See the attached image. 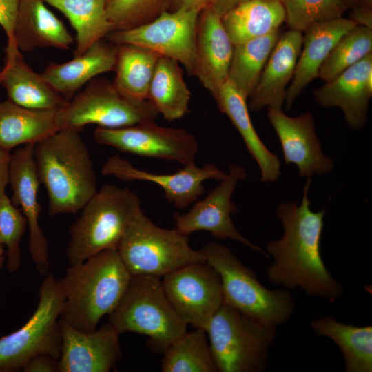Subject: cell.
<instances>
[{
    "label": "cell",
    "mask_w": 372,
    "mask_h": 372,
    "mask_svg": "<svg viewBox=\"0 0 372 372\" xmlns=\"http://www.w3.org/2000/svg\"><path fill=\"white\" fill-rule=\"evenodd\" d=\"M36 143L17 147L11 154L9 185L12 203L19 207L29 228L28 250L36 269L41 276L48 273L50 262L47 239L39 225L41 205L38 200L40 183L35 167L34 150Z\"/></svg>",
    "instance_id": "cell-15"
},
{
    "label": "cell",
    "mask_w": 372,
    "mask_h": 372,
    "mask_svg": "<svg viewBox=\"0 0 372 372\" xmlns=\"http://www.w3.org/2000/svg\"><path fill=\"white\" fill-rule=\"evenodd\" d=\"M213 1L214 0H172V6H174V10L185 8L202 12L207 8L210 7Z\"/></svg>",
    "instance_id": "cell-43"
},
{
    "label": "cell",
    "mask_w": 372,
    "mask_h": 372,
    "mask_svg": "<svg viewBox=\"0 0 372 372\" xmlns=\"http://www.w3.org/2000/svg\"><path fill=\"white\" fill-rule=\"evenodd\" d=\"M163 277L164 291L177 313L187 324L206 331L223 303L218 273L205 261L184 265Z\"/></svg>",
    "instance_id": "cell-13"
},
{
    "label": "cell",
    "mask_w": 372,
    "mask_h": 372,
    "mask_svg": "<svg viewBox=\"0 0 372 372\" xmlns=\"http://www.w3.org/2000/svg\"><path fill=\"white\" fill-rule=\"evenodd\" d=\"M19 5V0H0V25L7 37L6 63L9 64L21 54L17 48L14 37V28Z\"/></svg>",
    "instance_id": "cell-39"
},
{
    "label": "cell",
    "mask_w": 372,
    "mask_h": 372,
    "mask_svg": "<svg viewBox=\"0 0 372 372\" xmlns=\"http://www.w3.org/2000/svg\"><path fill=\"white\" fill-rule=\"evenodd\" d=\"M267 115L279 138L285 164L295 165L299 176L311 178L333 169V160L322 152L310 112L291 117L282 110L267 108Z\"/></svg>",
    "instance_id": "cell-18"
},
{
    "label": "cell",
    "mask_w": 372,
    "mask_h": 372,
    "mask_svg": "<svg viewBox=\"0 0 372 372\" xmlns=\"http://www.w3.org/2000/svg\"><path fill=\"white\" fill-rule=\"evenodd\" d=\"M61 351L59 372H109L121 358L120 333L110 322L84 332L59 318Z\"/></svg>",
    "instance_id": "cell-17"
},
{
    "label": "cell",
    "mask_w": 372,
    "mask_h": 372,
    "mask_svg": "<svg viewBox=\"0 0 372 372\" xmlns=\"http://www.w3.org/2000/svg\"><path fill=\"white\" fill-rule=\"evenodd\" d=\"M172 6V0H106V12L114 30L147 23Z\"/></svg>",
    "instance_id": "cell-37"
},
{
    "label": "cell",
    "mask_w": 372,
    "mask_h": 372,
    "mask_svg": "<svg viewBox=\"0 0 372 372\" xmlns=\"http://www.w3.org/2000/svg\"><path fill=\"white\" fill-rule=\"evenodd\" d=\"M290 30L303 33L311 26L341 18L348 7L342 0H280Z\"/></svg>",
    "instance_id": "cell-36"
},
{
    "label": "cell",
    "mask_w": 372,
    "mask_h": 372,
    "mask_svg": "<svg viewBox=\"0 0 372 372\" xmlns=\"http://www.w3.org/2000/svg\"><path fill=\"white\" fill-rule=\"evenodd\" d=\"M218 109L226 114L242 136L245 146L260 171V180L276 181L280 175V161L263 143L251 122L247 99L229 81L213 95Z\"/></svg>",
    "instance_id": "cell-25"
},
{
    "label": "cell",
    "mask_w": 372,
    "mask_h": 372,
    "mask_svg": "<svg viewBox=\"0 0 372 372\" xmlns=\"http://www.w3.org/2000/svg\"><path fill=\"white\" fill-rule=\"evenodd\" d=\"M371 52L372 28L356 25L334 46L320 66L318 77L329 81Z\"/></svg>",
    "instance_id": "cell-35"
},
{
    "label": "cell",
    "mask_w": 372,
    "mask_h": 372,
    "mask_svg": "<svg viewBox=\"0 0 372 372\" xmlns=\"http://www.w3.org/2000/svg\"><path fill=\"white\" fill-rule=\"evenodd\" d=\"M352 9L349 19L358 25L372 28V8L360 5Z\"/></svg>",
    "instance_id": "cell-42"
},
{
    "label": "cell",
    "mask_w": 372,
    "mask_h": 372,
    "mask_svg": "<svg viewBox=\"0 0 372 372\" xmlns=\"http://www.w3.org/2000/svg\"><path fill=\"white\" fill-rule=\"evenodd\" d=\"M356 24L349 19H336L316 23L302 34L300 52L293 77L287 90L285 103L290 110L307 85L318 77L320 66L340 39Z\"/></svg>",
    "instance_id": "cell-22"
},
{
    "label": "cell",
    "mask_w": 372,
    "mask_h": 372,
    "mask_svg": "<svg viewBox=\"0 0 372 372\" xmlns=\"http://www.w3.org/2000/svg\"><path fill=\"white\" fill-rule=\"evenodd\" d=\"M6 259V252L3 245L0 242V269L3 265Z\"/></svg>",
    "instance_id": "cell-46"
},
{
    "label": "cell",
    "mask_w": 372,
    "mask_h": 372,
    "mask_svg": "<svg viewBox=\"0 0 372 372\" xmlns=\"http://www.w3.org/2000/svg\"><path fill=\"white\" fill-rule=\"evenodd\" d=\"M179 63L161 56L149 89L147 100L167 121L181 118L187 112L191 92Z\"/></svg>",
    "instance_id": "cell-30"
},
{
    "label": "cell",
    "mask_w": 372,
    "mask_h": 372,
    "mask_svg": "<svg viewBox=\"0 0 372 372\" xmlns=\"http://www.w3.org/2000/svg\"><path fill=\"white\" fill-rule=\"evenodd\" d=\"M234 48L221 17L210 7L203 10L198 22L194 75L212 95L227 81Z\"/></svg>",
    "instance_id": "cell-20"
},
{
    "label": "cell",
    "mask_w": 372,
    "mask_h": 372,
    "mask_svg": "<svg viewBox=\"0 0 372 372\" xmlns=\"http://www.w3.org/2000/svg\"><path fill=\"white\" fill-rule=\"evenodd\" d=\"M10 150L0 147V198L6 193L9 184V171L11 160Z\"/></svg>",
    "instance_id": "cell-41"
},
{
    "label": "cell",
    "mask_w": 372,
    "mask_h": 372,
    "mask_svg": "<svg viewBox=\"0 0 372 372\" xmlns=\"http://www.w3.org/2000/svg\"><path fill=\"white\" fill-rule=\"evenodd\" d=\"M117 251L131 276L160 278L184 265L206 261L200 250L189 245V235L157 226L142 209L132 220Z\"/></svg>",
    "instance_id": "cell-8"
},
{
    "label": "cell",
    "mask_w": 372,
    "mask_h": 372,
    "mask_svg": "<svg viewBox=\"0 0 372 372\" xmlns=\"http://www.w3.org/2000/svg\"><path fill=\"white\" fill-rule=\"evenodd\" d=\"M161 55L147 48L131 44L118 45L116 76L113 81L125 96L147 100L149 89Z\"/></svg>",
    "instance_id": "cell-32"
},
{
    "label": "cell",
    "mask_w": 372,
    "mask_h": 372,
    "mask_svg": "<svg viewBox=\"0 0 372 372\" xmlns=\"http://www.w3.org/2000/svg\"><path fill=\"white\" fill-rule=\"evenodd\" d=\"M27 227L21 211L6 194L3 195L0 198V242L6 247V267L10 272L16 271L21 265L20 242Z\"/></svg>",
    "instance_id": "cell-38"
},
{
    "label": "cell",
    "mask_w": 372,
    "mask_h": 372,
    "mask_svg": "<svg viewBox=\"0 0 372 372\" xmlns=\"http://www.w3.org/2000/svg\"><path fill=\"white\" fill-rule=\"evenodd\" d=\"M220 372H262L276 335V327L264 324L223 303L206 330Z\"/></svg>",
    "instance_id": "cell-7"
},
{
    "label": "cell",
    "mask_w": 372,
    "mask_h": 372,
    "mask_svg": "<svg viewBox=\"0 0 372 372\" xmlns=\"http://www.w3.org/2000/svg\"><path fill=\"white\" fill-rule=\"evenodd\" d=\"M280 35V30L234 45L229 81L247 99Z\"/></svg>",
    "instance_id": "cell-33"
},
{
    "label": "cell",
    "mask_w": 372,
    "mask_h": 372,
    "mask_svg": "<svg viewBox=\"0 0 372 372\" xmlns=\"http://www.w3.org/2000/svg\"><path fill=\"white\" fill-rule=\"evenodd\" d=\"M45 3L44 0H19L14 37L20 52L39 48L67 50L73 44L71 34Z\"/></svg>",
    "instance_id": "cell-24"
},
{
    "label": "cell",
    "mask_w": 372,
    "mask_h": 372,
    "mask_svg": "<svg viewBox=\"0 0 372 372\" xmlns=\"http://www.w3.org/2000/svg\"><path fill=\"white\" fill-rule=\"evenodd\" d=\"M371 96L372 53L313 92L318 105L341 109L346 123L355 130L362 128L367 121Z\"/></svg>",
    "instance_id": "cell-19"
},
{
    "label": "cell",
    "mask_w": 372,
    "mask_h": 372,
    "mask_svg": "<svg viewBox=\"0 0 372 372\" xmlns=\"http://www.w3.org/2000/svg\"><path fill=\"white\" fill-rule=\"evenodd\" d=\"M310 326L320 336L329 338L340 348L346 372L372 371V327H358L330 316L313 320Z\"/></svg>",
    "instance_id": "cell-29"
},
{
    "label": "cell",
    "mask_w": 372,
    "mask_h": 372,
    "mask_svg": "<svg viewBox=\"0 0 372 372\" xmlns=\"http://www.w3.org/2000/svg\"><path fill=\"white\" fill-rule=\"evenodd\" d=\"M201 12L179 8L165 10L152 21L123 30H114L104 39L113 43L131 44L150 50L181 63L194 75L198 22Z\"/></svg>",
    "instance_id": "cell-11"
},
{
    "label": "cell",
    "mask_w": 372,
    "mask_h": 372,
    "mask_svg": "<svg viewBox=\"0 0 372 372\" xmlns=\"http://www.w3.org/2000/svg\"><path fill=\"white\" fill-rule=\"evenodd\" d=\"M61 12L76 31L74 56L85 52L91 45L114 30L107 18L106 0H44Z\"/></svg>",
    "instance_id": "cell-31"
},
{
    "label": "cell",
    "mask_w": 372,
    "mask_h": 372,
    "mask_svg": "<svg viewBox=\"0 0 372 372\" xmlns=\"http://www.w3.org/2000/svg\"><path fill=\"white\" fill-rule=\"evenodd\" d=\"M79 132L60 130L35 144V167L50 216L78 212L98 191L94 164Z\"/></svg>",
    "instance_id": "cell-2"
},
{
    "label": "cell",
    "mask_w": 372,
    "mask_h": 372,
    "mask_svg": "<svg viewBox=\"0 0 372 372\" xmlns=\"http://www.w3.org/2000/svg\"><path fill=\"white\" fill-rule=\"evenodd\" d=\"M202 329L186 332L164 351L161 361L163 372L218 371L207 339Z\"/></svg>",
    "instance_id": "cell-34"
},
{
    "label": "cell",
    "mask_w": 372,
    "mask_h": 372,
    "mask_svg": "<svg viewBox=\"0 0 372 372\" xmlns=\"http://www.w3.org/2000/svg\"><path fill=\"white\" fill-rule=\"evenodd\" d=\"M158 113L148 100L129 99L106 78L93 79L66 104L57 110L59 130L81 131L94 124L119 128L155 121Z\"/></svg>",
    "instance_id": "cell-10"
},
{
    "label": "cell",
    "mask_w": 372,
    "mask_h": 372,
    "mask_svg": "<svg viewBox=\"0 0 372 372\" xmlns=\"http://www.w3.org/2000/svg\"><path fill=\"white\" fill-rule=\"evenodd\" d=\"M246 178L244 167L230 164L225 177L203 199L196 201L187 213L174 214L176 229L186 235L208 231L215 238L234 240L269 258L266 251L244 237L231 220V214L238 211L232 200L233 194L238 183Z\"/></svg>",
    "instance_id": "cell-14"
},
{
    "label": "cell",
    "mask_w": 372,
    "mask_h": 372,
    "mask_svg": "<svg viewBox=\"0 0 372 372\" xmlns=\"http://www.w3.org/2000/svg\"><path fill=\"white\" fill-rule=\"evenodd\" d=\"M118 45L105 39L68 61L48 65L41 73L48 83L66 101L98 75L114 71Z\"/></svg>",
    "instance_id": "cell-23"
},
{
    "label": "cell",
    "mask_w": 372,
    "mask_h": 372,
    "mask_svg": "<svg viewBox=\"0 0 372 372\" xmlns=\"http://www.w3.org/2000/svg\"><path fill=\"white\" fill-rule=\"evenodd\" d=\"M249 0H214L210 8L220 17L231 9Z\"/></svg>",
    "instance_id": "cell-44"
},
{
    "label": "cell",
    "mask_w": 372,
    "mask_h": 372,
    "mask_svg": "<svg viewBox=\"0 0 372 372\" xmlns=\"http://www.w3.org/2000/svg\"><path fill=\"white\" fill-rule=\"evenodd\" d=\"M348 8H354L360 6L364 0H342Z\"/></svg>",
    "instance_id": "cell-45"
},
{
    "label": "cell",
    "mask_w": 372,
    "mask_h": 372,
    "mask_svg": "<svg viewBox=\"0 0 372 372\" xmlns=\"http://www.w3.org/2000/svg\"><path fill=\"white\" fill-rule=\"evenodd\" d=\"M94 137L97 143L121 152L184 165L194 163L198 149L195 137L185 130L162 127L155 121L119 128L98 127Z\"/></svg>",
    "instance_id": "cell-12"
},
{
    "label": "cell",
    "mask_w": 372,
    "mask_h": 372,
    "mask_svg": "<svg viewBox=\"0 0 372 372\" xmlns=\"http://www.w3.org/2000/svg\"><path fill=\"white\" fill-rule=\"evenodd\" d=\"M307 178L300 205L294 201L280 203L276 215L283 226L282 236L266 245L273 257L267 275L271 282L286 289L300 288L308 296L333 302L343 294V288L327 269L320 252L326 209L311 210Z\"/></svg>",
    "instance_id": "cell-1"
},
{
    "label": "cell",
    "mask_w": 372,
    "mask_h": 372,
    "mask_svg": "<svg viewBox=\"0 0 372 372\" xmlns=\"http://www.w3.org/2000/svg\"><path fill=\"white\" fill-rule=\"evenodd\" d=\"M109 321L120 333L149 337L163 351L187 332L188 325L168 300L159 278L151 276H132Z\"/></svg>",
    "instance_id": "cell-6"
},
{
    "label": "cell",
    "mask_w": 372,
    "mask_h": 372,
    "mask_svg": "<svg viewBox=\"0 0 372 372\" xmlns=\"http://www.w3.org/2000/svg\"><path fill=\"white\" fill-rule=\"evenodd\" d=\"M200 251L220 277L223 303L271 327L282 325L291 318L295 302L287 289L266 288L252 269L220 243H207Z\"/></svg>",
    "instance_id": "cell-5"
},
{
    "label": "cell",
    "mask_w": 372,
    "mask_h": 372,
    "mask_svg": "<svg viewBox=\"0 0 372 372\" xmlns=\"http://www.w3.org/2000/svg\"><path fill=\"white\" fill-rule=\"evenodd\" d=\"M221 20L235 45L279 30L285 12L280 0H249L228 11Z\"/></svg>",
    "instance_id": "cell-28"
},
{
    "label": "cell",
    "mask_w": 372,
    "mask_h": 372,
    "mask_svg": "<svg viewBox=\"0 0 372 372\" xmlns=\"http://www.w3.org/2000/svg\"><path fill=\"white\" fill-rule=\"evenodd\" d=\"M0 86L12 103L30 109L59 110L66 101L45 79L42 74L34 71L17 56L0 71Z\"/></svg>",
    "instance_id": "cell-26"
},
{
    "label": "cell",
    "mask_w": 372,
    "mask_h": 372,
    "mask_svg": "<svg viewBox=\"0 0 372 372\" xmlns=\"http://www.w3.org/2000/svg\"><path fill=\"white\" fill-rule=\"evenodd\" d=\"M58 110H34L0 101V147L11 150L37 143L59 130Z\"/></svg>",
    "instance_id": "cell-27"
},
{
    "label": "cell",
    "mask_w": 372,
    "mask_h": 372,
    "mask_svg": "<svg viewBox=\"0 0 372 372\" xmlns=\"http://www.w3.org/2000/svg\"><path fill=\"white\" fill-rule=\"evenodd\" d=\"M63 301L57 280L52 273H48L39 287L38 305L32 316L18 330L0 338L1 372L21 371L40 354L59 359V318Z\"/></svg>",
    "instance_id": "cell-9"
},
{
    "label": "cell",
    "mask_w": 372,
    "mask_h": 372,
    "mask_svg": "<svg viewBox=\"0 0 372 372\" xmlns=\"http://www.w3.org/2000/svg\"><path fill=\"white\" fill-rule=\"evenodd\" d=\"M141 209L138 197L129 188L110 184L102 186L70 228L66 249L70 264L82 262L106 249H117Z\"/></svg>",
    "instance_id": "cell-4"
},
{
    "label": "cell",
    "mask_w": 372,
    "mask_h": 372,
    "mask_svg": "<svg viewBox=\"0 0 372 372\" xmlns=\"http://www.w3.org/2000/svg\"><path fill=\"white\" fill-rule=\"evenodd\" d=\"M302 33L290 30L280 34L249 97L252 112L263 108L282 110L287 86L293 77L302 50Z\"/></svg>",
    "instance_id": "cell-21"
},
{
    "label": "cell",
    "mask_w": 372,
    "mask_h": 372,
    "mask_svg": "<svg viewBox=\"0 0 372 372\" xmlns=\"http://www.w3.org/2000/svg\"><path fill=\"white\" fill-rule=\"evenodd\" d=\"M105 176H113L125 181H147L161 187L165 198L176 208L183 209L197 201L204 192L203 183L209 179L220 181L227 172L213 164L198 167L194 163L184 165L177 172L154 174L135 167L127 160L114 155L101 168Z\"/></svg>",
    "instance_id": "cell-16"
},
{
    "label": "cell",
    "mask_w": 372,
    "mask_h": 372,
    "mask_svg": "<svg viewBox=\"0 0 372 372\" xmlns=\"http://www.w3.org/2000/svg\"><path fill=\"white\" fill-rule=\"evenodd\" d=\"M131 277L115 249L70 265L57 280L64 298L60 318L79 331H94L101 318L116 308Z\"/></svg>",
    "instance_id": "cell-3"
},
{
    "label": "cell",
    "mask_w": 372,
    "mask_h": 372,
    "mask_svg": "<svg viewBox=\"0 0 372 372\" xmlns=\"http://www.w3.org/2000/svg\"><path fill=\"white\" fill-rule=\"evenodd\" d=\"M25 372H59V360L40 354L30 359L23 366Z\"/></svg>",
    "instance_id": "cell-40"
}]
</instances>
